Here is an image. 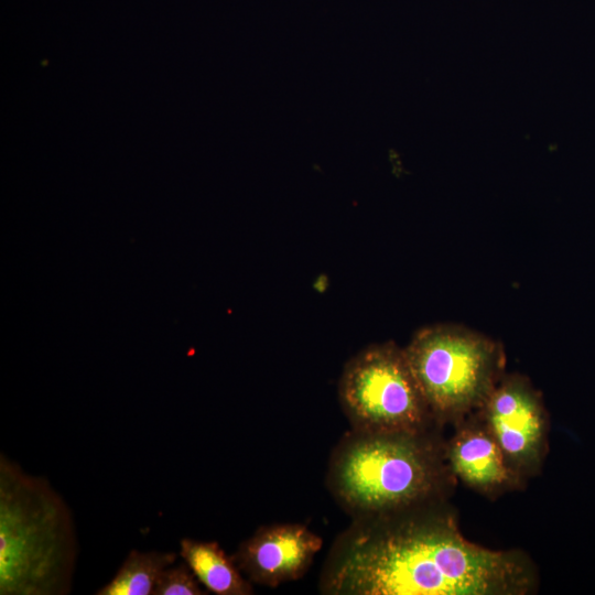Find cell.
<instances>
[{"label": "cell", "instance_id": "ba28073f", "mask_svg": "<svg viewBox=\"0 0 595 595\" xmlns=\"http://www.w3.org/2000/svg\"><path fill=\"white\" fill-rule=\"evenodd\" d=\"M455 428L445 442L446 463L455 478L489 498L524 485L509 468L498 443L476 412Z\"/></svg>", "mask_w": 595, "mask_h": 595}, {"label": "cell", "instance_id": "52a82bcc", "mask_svg": "<svg viewBox=\"0 0 595 595\" xmlns=\"http://www.w3.org/2000/svg\"><path fill=\"white\" fill-rule=\"evenodd\" d=\"M323 545V539L302 523L262 526L231 555L252 583L277 587L301 578Z\"/></svg>", "mask_w": 595, "mask_h": 595}, {"label": "cell", "instance_id": "8992f818", "mask_svg": "<svg viewBox=\"0 0 595 595\" xmlns=\"http://www.w3.org/2000/svg\"><path fill=\"white\" fill-rule=\"evenodd\" d=\"M476 413L524 484L539 474L549 450V414L528 377L505 374Z\"/></svg>", "mask_w": 595, "mask_h": 595}, {"label": "cell", "instance_id": "9c48e42d", "mask_svg": "<svg viewBox=\"0 0 595 595\" xmlns=\"http://www.w3.org/2000/svg\"><path fill=\"white\" fill-rule=\"evenodd\" d=\"M180 555L194 572L201 584L217 595H251L253 587L217 541L183 538Z\"/></svg>", "mask_w": 595, "mask_h": 595}, {"label": "cell", "instance_id": "3957f363", "mask_svg": "<svg viewBox=\"0 0 595 595\" xmlns=\"http://www.w3.org/2000/svg\"><path fill=\"white\" fill-rule=\"evenodd\" d=\"M78 558L72 510L43 476L0 454V595H67Z\"/></svg>", "mask_w": 595, "mask_h": 595}, {"label": "cell", "instance_id": "30bf717a", "mask_svg": "<svg viewBox=\"0 0 595 595\" xmlns=\"http://www.w3.org/2000/svg\"><path fill=\"white\" fill-rule=\"evenodd\" d=\"M177 560L175 552L132 549L112 578L96 595H152L162 572Z\"/></svg>", "mask_w": 595, "mask_h": 595}, {"label": "cell", "instance_id": "277c9868", "mask_svg": "<svg viewBox=\"0 0 595 595\" xmlns=\"http://www.w3.org/2000/svg\"><path fill=\"white\" fill-rule=\"evenodd\" d=\"M403 349L441 428L456 425L478 411L506 374L502 345L462 325L422 327Z\"/></svg>", "mask_w": 595, "mask_h": 595}, {"label": "cell", "instance_id": "7a4b0ae2", "mask_svg": "<svg viewBox=\"0 0 595 595\" xmlns=\"http://www.w3.org/2000/svg\"><path fill=\"white\" fill-rule=\"evenodd\" d=\"M326 485L351 518L446 501L455 477L440 430L376 433L350 430L335 446Z\"/></svg>", "mask_w": 595, "mask_h": 595}, {"label": "cell", "instance_id": "5b68a950", "mask_svg": "<svg viewBox=\"0 0 595 595\" xmlns=\"http://www.w3.org/2000/svg\"><path fill=\"white\" fill-rule=\"evenodd\" d=\"M340 407L353 430L376 433H423L440 430L394 342L372 344L345 365Z\"/></svg>", "mask_w": 595, "mask_h": 595}, {"label": "cell", "instance_id": "6da1fadb", "mask_svg": "<svg viewBox=\"0 0 595 595\" xmlns=\"http://www.w3.org/2000/svg\"><path fill=\"white\" fill-rule=\"evenodd\" d=\"M538 572L520 550L464 538L446 501L353 518L321 570L328 595H526Z\"/></svg>", "mask_w": 595, "mask_h": 595}, {"label": "cell", "instance_id": "8fae6325", "mask_svg": "<svg viewBox=\"0 0 595 595\" xmlns=\"http://www.w3.org/2000/svg\"><path fill=\"white\" fill-rule=\"evenodd\" d=\"M209 592L186 562L172 564L160 575L152 595H206Z\"/></svg>", "mask_w": 595, "mask_h": 595}]
</instances>
